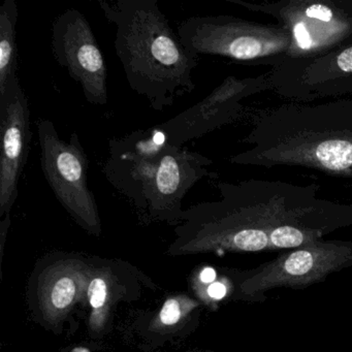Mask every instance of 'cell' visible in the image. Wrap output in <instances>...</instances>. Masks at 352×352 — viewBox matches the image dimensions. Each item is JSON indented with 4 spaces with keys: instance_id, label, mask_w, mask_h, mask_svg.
<instances>
[{
    "instance_id": "cell-4",
    "label": "cell",
    "mask_w": 352,
    "mask_h": 352,
    "mask_svg": "<svg viewBox=\"0 0 352 352\" xmlns=\"http://www.w3.org/2000/svg\"><path fill=\"white\" fill-rule=\"evenodd\" d=\"M41 168L49 186L76 223L92 236L102 234V220L87 183L88 158L76 131L61 139L54 123L38 121Z\"/></svg>"
},
{
    "instance_id": "cell-19",
    "label": "cell",
    "mask_w": 352,
    "mask_h": 352,
    "mask_svg": "<svg viewBox=\"0 0 352 352\" xmlns=\"http://www.w3.org/2000/svg\"><path fill=\"white\" fill-rule=\"evenodd\" d=\"M72 352H90L89 349L84 347H77L75 349L72 350Z\"/></svg>"
},
{
    "instance_id": "cell-11",
    "label": "cell",
    "mask_w": 352,
    "mask_h": 352,
    "mask_svg": "<svg viewBox=\"0 0 352 352\" xmlns=\"http://www.w3.org/2000/svg\"><path fill=\"white\" fill-rule=\"evenodd\" d=\"M17 23L16 0H5L0 7V96L18 77Z\"/></svg>"
},
{
    "instance_id": "cell-18",
    "label": "cell",
    "mask_w": 352,
    "mask_h": 352,
    "mask_svg": "<svg viewBox=\"0 0 352 352\" xmlns=\"http://www.w3.org/2000/svg\"><path fill=\"white\" fill-rule=\"evenodd\" d=\"M217 272L214 267H206L199 272V280L204 285H209L217 279Z\"/></svg>"
},
{
    "instance_id": "cell-2",
    "label": "cell",
    "mask_w": 352,
    "mask_h": 352,
    "mask_svg": "<svg viewBox=\"0 0 352 352\" xmlns=\"http://www.w3.org/2000/svg\"><path fill=\"white\" fill-rule=\"evenodd\" d=\"M115 28V50L129 87L162 112L195 91L199 58L186 50L157 0H98Z\"/></svg>"
},
{
    "instance_id": "cell-13",
    "label": "cell",
    "mask_w": 352,
    "mask_h": 352,
    "mask_svg": "<svg viewBox=\"0 0 352 352\" xmlns=\"http://www.w3.org/2000/svg\"><path fill=\"white\" fill-rule=\"evenodd\" d=\"M234 286L228 277H220V279H216L209 285H206V296H207L208 302H219V300L226 298L228 294H232V289Z\"/></svg>"
},
{
    "instance_id": "cell-10",
    "label": "cell",
    "mask_w": 352,
    "mask_h": 352,
    "mask_svg": "<svg viewBox=\"0 0 352 352\" xmlns=\"http://www.w3.org/2000/svg\"><path fill=\"white\" fill-rule=\"evenodd\" d=\"M236 91L230 82H226L199 104L183 111L174 118L160 123L168 139L176 145H184L213 131L226 120Z\"/></svg>"
},
{
    "instance_id": "cell-3",
    "label": "cell",
    "mask_w": 352,
    "mask_h": 352,
    "mask_svg": "<svg viewBox=\"0 0 352 352\" xmlns=\"http://www.w3.org/2000/svg\"><path fill=\"white\" fill-rule=\"evenodd\" d=\"M218 189L220 201L197 204L182 212L166 255L270 251V236L275 228L294 226L306 232L320 214L302 208H258L247 199L242 186L219 183Z\"/></svg>"
},
{
    "instance_id": "cell-12",
    "label": "cell",
    "mask_w": 352,
    "mask_h": 352,
    "mask_svg": "<svg viewBox=\"0 0 352 352\" xmlns=\"http://www.w3.org/2000/svg\"><path fill=\"white\" fill-rule=\"evenodd\" d=\"M199 302L186 294L170 296L162 305L158 314L152 319L149 331H164L176 327L199 307Z\"/></svg>"
},
{
    "instance_id": "cell-5",
    "label": "cell",
    "mask_w": 352,
    "mask_h": 352,
    "mask_svg": "<svg viewBox=\"0 0 352 352\" xmlns=\"http://www.w3.org/2000/svg\"><path fill=\"white\" fill-rule=\"evenodd\" d=\"M348 267H352L351 242L315 241L289 249L277 258L249 270L241 282V294L245 300L255 302L265 298L263 294L267 290L302 289Z\"/></svg>"
},
{
    "instance_id": "cell-14",
    "label": "cell",
    "mask_w": 352,
    "mask_h": 352,
    "mask_svg": "<svg viewBox=\"0 0 352 352\" xmlns=\"http://www.w3.org/2000/svg\"><path fill=\"white\" fill-rule=\"evenodd\" d=\"M306 14L309 18L320 20L322 22H329L333 18V12L331 9L321 5L311 6L307 9Z\"/></svg>"
},
{
    "instance_id": "cell-8",
    "label": "cell",
    "mask_w": 352,
    "mask_h": 352,
    "mask_svg": "<svg viewBox=\"0 0 352 352\" xmlns=\"http://www.w3.org/2000/svg\"><path fill=\"white\" fill-rule=\"evenodd\" d=\"M0 218H3L11 214L17 199L32 138L30 106L18 77L0 96Z\"/></svg>"
},
{
    "instance_id": "cell-9",
    "label": "cell",
    "mask_w": 352,
    "mask_h": 352,
    "mask_svg": "<svg viewBox=\"0 0 352 352\" xmlns=\"http://www.w3.org/2000/svg\"><path fill=\"white\" fill-rule=\"evenodd\" d=\"M135 270L126 263L114 261H94L87 298L89 302L90 336L102 335L108 327L113 308L123 300L133 298Z\"/></svg>"
},
{
    "instance_id": "cell-16",
    "label": "cell",
    "mask_w": 352,
    "mask_h": 352,
    "mask_svg": "<svg viewBox=\"0 0 352 352\" xmlns=\"http://www.w3.org/2000/svg\"><path fill=\"white\" fill-rule=\"evenodd\" d=\"M10 226H11V214H8L5 217L1 218V221H0V253H1V259L3 256L6 240H7L8 234H9Z\"/></svg>"
},
{
    "instance_id": "cell-6",
    "label": "cell",
    "mask_w": 352,
    "mask_h": 352,
    "mask_svg": "<svg viewBox=\"0 0 352 352\" xmlns=\"http://www.w3.org/2000/svg\"><path fill=\"white\" fill-rule=\"evenodd\" d=\"M94 261L75 253L56 252L41 259L28 284L32 316L58 333L76 305L87 296Z\"/></svg>"
},
{
    "instance_id": "cell-1",
    "label": "cell",
    "mask_w": 352,
    "mask_h": 352,
    "mask_svg": "<svg viewBox=\"0 0 352 352\" xmlns=\"http://www.w3.org/2000/svg\"><path fill=\"white\" fill-rule=\"evenodd\" d=\"M212 164L168 139L160 124L109 141L107 180L148 221L180 222L183 199Z\"/></svg>"
},
{
    "instance_id": "cell-15",
    "label": "cell",
    "mask_w": 352,
    "mask_h": 352,
    "mask_svg": "<svg viewBox=\"0 0 352 352\" xmlns=\"http://www.w3.org/2000/svg\"><path fill=\"white\" fill-rule=\"evenodd\" d=\"M294 32L298 46L302 49H310L312 46V40H311L310 34H309L308 30H306L304 24H296L294 26Z\"/></svg>"
},
{
    "instance_id": "cell-7",
    "label": "cell",
    "mask_w": 352,
    "mask_h": 352,
    "mask_svg": "<svg viewBox=\"0 0 352 352\" xmlns=\"http://www.w3.org/2000/svg\"><path fill=\"white\" fill-rule=\"evenodd\" d=\"M52 53L69 77L81 86L86 100L96 106L108 104V67L85 16L69 9L52 24Z\"/></svg>"
},
{
    "instance_id": "cell-17",
    "label": "cell",
    "mask_w": 352,
    "mask_h": 352,
    "mask_svg": "<svg viewBox=\"0 0 352 352\" xmlns=\"http://www.w3.org/2000/svg\"><path fill=\"white\" fill-rule=\"evenodd\" d=\"M338 67L346 73H352V48L347 49L338 57Z\"/></svg>"
}]
</instances>
